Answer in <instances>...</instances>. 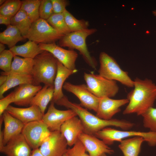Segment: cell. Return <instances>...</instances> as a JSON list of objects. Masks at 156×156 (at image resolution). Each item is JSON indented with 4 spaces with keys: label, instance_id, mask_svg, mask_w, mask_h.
Here are the masks:
<instances>
[{
    "label": "cell",
    "instance_id": "obj_1",
    "mask_svg": "<svg viewBox=\"0 0 156 156\" xmlns=\"http://www.w3.org/2000/svg\"><path fill=\"white\" fill-rule=\"evenodd\" d=\"M55 103L73 110L81 121L84 133L88 134L94 135L102 129L110 126L118 127L123 130H128L134 125L133 123L126 120L112 118L107 120L100 118L80 104L70 101L65 96Z\"/></svg>",
    "mask_w": 156,
    "mask_h": 156
},
{
    "label": "cell",
    "instance_id": "obj_2",
    "mask_svg": "<svg viewBox=\"0 0 156 156\" xmlns=\"http://www.w3.org/2000/svg\"><path fill=\"white\" fill-rule=\"evenodd\" d=\"M133 81L134 88L127 95L129 102L123 114L141 116L153 106L156 100V84L148 79H142L137 77Z\"/></svg>",
    "mask_w": 156,
    "mask_h": 156
},
{
    "label": "cell",
    "instance_id": "obj_3",
    "mask_svg": "<svg viewBox=\"0 0 156 156\" xmlns=\"http://www.w3.org/2000/svg\"><path fill=\"white\" fill-rule=\"evenodd\" d=\"M31 75L33 85L41 83L54 86V80L57 70L58 60L50 53L44 51L34 59Z\"/></svg>",
    "mask_w": 156,
    "mask_h": 156
},
{
    "label": "cell",
    "instance_id": "obj_4",
    "mask_svg": "<svg viewBox=\"0 0 156 156\" xmlns=\"http://www.w3.org/2000/svg\"><path fill=\"white\" fill-rule=\"evenodd\" d=\"M96 31V29L91 28L71 32L64 35L59 40V45L61 47H68L71 50H78L86 63L95 69L97 62L90 55L86 44V39L88 36L94 34Z\"/></svg>",
    "mask_w": 156,
    "mask_h": 156
},
{
    "label": "cell",
    "instance_id": "obj_5",
    "mask_svg": "<svg viewBox=\"0 0 156 156\" xmlns=\"http://www.w3.org/2000/svg\"><path fill=\"white\" fill-rule=\"evenodd\" d=\"M99 75L109 80L117 81L129 88L133 87L134 81L128 72L121 69L116 60L106 53H101Z\"/></svg>",
    "mask_w": 156,
    "mask_h": 156
},
{
    "label": "cell",
    "instance_id": "obj_6",
    "mask_svg": "<svg viewBox=\"0 0 156 156\" xmlns=\"http://www.w3.org/2000/svg\"><path fill=\"white\" fill-rule=\"evenodd\" d=\"M103 141L107 145L112 144L115 142L131 137L141 136L151 146H156V132L134 131L119 130L109 127L97 132L94 135Z\"/></svg>",
    "mask_w": 156,
    "mask_h": 156
},
{
    "label": "cell",
    "instance_id": "obj_7",
    "mask_svg": "<svg viewBox=\"0 0 156 156\" xmlns=\"http://www.w3.org/2000/svg\"><path fill=\"white\" fill-rule=\"evenodd\" d=\"M64 35L54 29L47 20L40 18L32 22L27 34L23 37L38 44L55 42Z\"/></svg>",
    "mask_w": 156,
    "mask_h": 156
},
{
    "label": "cell",
    "instance_id": "obj_8",
    "mask_svg": "<svg viewBox=\"0 0 156 156\" xmlns=\"http://www.w3.org/2000/svg\"><path fill=\"white\" fill-rule=\"evenodd\" d=\"M84 78L88 90L99 98L114 97L118 93L119 87L116 81L107 79L92 73H84Z\"/></svg>",
    "mask_w": 156,
    "mask_h": 156
},
{
    "label": "cell",
    "instance_id": "obj_9",
    "mask_svg": "<svg viewBox=\"0 0 156 156\" xmlns=\"http://www.w3.org/2000/svg\"><path fill=\"white\" fill-rule=\"evenodd\" d=\"M51 132L47 125L41 120L25 124L21 133L33 150L39 148Z\"/></svg>",
    "mask_w": 156,
    "mask_h": 156
},
{
    "label": "cell",
    "instance_id": "obj_10",
    "mask_svg": "<svg viewBox=\"0 0 156 156\" xmlns=\"http://www.w3.org/2000/svg\"><path fill=\"white\" fill-rule=\"evenodd\" d=\"M68 144L60 131L51 132L39 148L44 156H62L66 152Z\"/></svg>",
    "mask_w": 156,
    "mask_h": 156
},
{
    "label": "cell",
    "instance_id": "obj_11",
    "mask_svg": "<svg viewBox=\"0 0 156 156\" xmlns=\"http://www.w3.org/2000/svg\"><path fill=\"white\" fill-rule=\"evenodd\" d=\"M63 88L66 91L75 95L79 99L81 106L96 112L99 98L92 94L88 89L86 85H74L65 82Z\"/></svg>",
    "mask_w": 156,
    "mask_h": 156
},
{
    "label": "cell",
    "instance_id": "obj_12",
    "mask_svg": "<svg viewBox=\"0 0 156 156\" xmlns=\"http://www.w3.org/2000/svg\"><path fill=\"white\" fill-rule=\"evenodd\" d=\"M54 104V102L51 101L47 111L43 115L42 120L51 132L60 131L61 127L65 121L77 116L71 109L62 110L57 109Z\"/></svg>",
    "mask_w": 156,
    "mask_h": 156
},
{
    "label": "cell",
    "instance_id": "obj_13",
    "mask_svg": "<svg viewBox=\"0 0 156 156\" xmlns=\"http://www.w3.org/2000/svg\"><path fill=\"white\" fill-rule=\"evenodd\" d=\"M41 49L51 53L65 67L70 70H76L75 62L78 56L73 50H68L57 45L55 42L44 44L40 43Z\"/></svg>",
    "mask_w": 156,
    "mask_h": 156
},
{
    "label": "cell",
    "instance_id": "obj_14",
    "mask_svg": "<svg viewBox=\"0 0 156 156\" xmlns=\"http://www.w3.org/2000/svg\"><path fill=\"white\" fill-rule=\"evenodd\" d=\"M128 99H114L107 97L99 98L96 116L103 119L110 120L116 114L121 111V107L128 104Z\"/></svg>",
    "mask_w": 156,
    "mask_h": 156
},
{
    "label": "cell",
    "instance_id": "obj_15",
    "mask_svg": "<svg viewBox=\"0 0 156 156\" xmlns=\"http://www.w3.org/2000/svg\"><path fill=\"white\" fill-rule=\"evenodd\" d=\"M32 150L21 133L0 147V152L6 156H31Z\"/></svg>",
    "mask_w": 156,
    "mask_h": 156
},
{
    "label": "cell",
    "instance_id": "obj_16",
    "mask_svg": "<svg viewBox=\"0 0 156 156\" xmlns=\"http://www.w3.org/2000/svg\"><path fill=\"white\" fill-rule=\"evenodd\" d=\"M79 139L89 156H100L103 153L111 154L114 153L108 145L94 135L83 132L80 135Z\"/></svg>",
    "mask_w": 156,
    "mask_h": 156
},
{
    "label": "cell",
    "instance_id": "obj_17",
    "mask_svg": "<svg viewBox=\"0 0 156 156\" xmlns=\"http://www.w3.org/2000/svg\"><path fill=\"white\" fill-rule=\"evenodd\" d=\"M66 140L68 146H73L79 140L80 135L84 132L81 121L77 116L65 121L62 125L60 131Z\"/></svg>",
    "mask_w": 156,
    "mask_h": 156
},
{
    "label": "cell",
    "instance_id": "obj_18",
    "mask_svg": "<svg viewBox=\"0 0 156 156\" xmlns=\"http://www.w3.org/2000/svg\"><path fill=\"white\" fill-rule=\"evenodd\" d=\"M6 110L24 124L31 122L42 120L43 115L40 108L36 105L20 108L10 105Z\"/></svg>",
    "mask_w": 156,
    "mask_h": 156
},
{
    "label": "cell",
    "instance_id": "obj_19",
    "mask_svg": "<svg viewBox=\"0 0 156 156\" xmlns=\"http://www.w3.org/2000/svg\"><path fill=\"white\" fill-rule=\"evenodd\" d=\"M2 116L4 123L3 146L13 138L21 133L25 124L6 110Z\"/></svg>",
    "mask_w": 156,
    "mask_h": 156
},
{
    "label": "cell",
    "instance_id": "obj_20",
    "mask_svg": "<svg viewBox=\"0 0 156 156\" xmlns=\"http://www.w3.org/2000/svg\"><path fill=\"white\" fill-rule=\"evenodd\" d=\"M42 87L31 84L20 85L14 91V103L20 106L29 105L31 101Z\"/></svg>",
    "mask_w": 156,
    "mask_h": 156
},
{
    "label": "cell",
    "instance_id": "obj_21",
    "mask_svg": "<svg viewBox=\"0 0 156 156\" xmlns=\"http://www.w3.org/2000/svg\"><path fill=\"white\" fill-rule=\"evenodd\" d=\"M77 71V69L72 70L68 69L58 60L57 72L54 81V92L52 100L55 103L65 96L63 93L62 88L65 81L69 76Z\"/></svg>",
    "mask_w": 156,
    "mask_h": 156
},
{
    "label": "cell",
    "instance_id": "obj_22",
    "mask_svg": "<svg viewBox=\"0 0 156 156\" xmlns=\"http://www.w3.org/2000/svg\"><path fill=\"white\" fill-rule=\"evenodd\" d=\"M34 59L22 58L14 56L12 62L10 70L8 73L1 72V75L15 74L21 75H31L34 65Z\"/></svg>",
    "mask_w": 156,
    "mask_h": 156
},
{
    "label": "cell",
    "instance_id": "obj_23",
    "mask_svg": "<svg viewBox=\"0 0 156 156\" xmlns=\"http://www.w3.org/2000/svg\"><path fill=\"white\" fill-rule=\"evenodd\" d=\"M9 50L14 56H20L24 58L34 59L44 51L42 50L38 44L29 40L24 44L15 46Z\"/></svg>",
    "mask_w": 156,
    "mask_h": 156
},
{
    "label": "cell",
    "instance_id": "obj_24",
    "mask_svg": "<svg viewBox=\"0 0 156 156\" xmlns=\"http://www.w3.org/2000/svg\"><path fill=\"white\" fill-rule=\"evenodd\" d=\"M144 141V138L141 136L128 138L120 142L118 147L124 156H138Z\"/></svg>",
    "mask_w": 156,
    "mask_h": 156
},
{
    "label": "cell",
    "instance_id": "obj_25",
    "mask_svg": "<svg viewBox=\"0 0 156 156\" xmlns=\"http://www.w3.org/2000/svg\"><path fill=\"white\" fill-rule=\"evenodd\" d=\"M54 86L44 85L33 98L30 105L38 106L44 115L48 104L53 99Z\"/></svg>",
    "mask_w": 156,
    "mask_h": 156
},
{
    "label": "cell",
    "instance_id": "obj_26",
    "mask_svg": "<svg viewBox=\"0 0 156 156\" xmlns=\"http://www.w3.org/2000/svg\"><path fill=\"white\" fill-rule=\"evenodd\" d=\"M7 75L6 81L0 87V99L4 98V93L12 88L23 84H33V79L31 75H21L10 74Z\"/></svg>",
    "mask_w": 156,
    "mask_h": 156
},
{
    "label": "cell",
    "instance_id": "obj_27",
    "mask_svg": "<svg viewBox=\"0 0 156 156\" xmlns=\"http://www.w3.org/2000/svg\"><path fill=\"white\" fill-rule=\"evenodd\" d=\"M25 39L18 29L11 24L7 26L6 29L0 33V42L7 45L9 48Z\"/></svg>",
    "mask_w": 156,
    "mask_h": 156
},
{
    "label": "cell",
    "instance_id": "obj_28",
    "mask_svg": "<svg viewBox=\"0 0 156 156\" xmlns=\"http://www.w3.org/2000/svg\"><path fill=\"white\" fill-rule=\"evenodd\" d=\"M32 22L26 12L20 9L10 20L11 25L17 27L24 37L27 33Z\"/></svg>",
    "mask_w": 156,
    "mask_h": 156
},
{
    "label": "cell",
    "instance_id": "obj_29",
    "mask_svg": "<svg viewBox=\"0 0 156 156\" xmlns=\"http://www.w3.org/2000/svg\"><path fill=\"white\" fill-rule=\"evenodd\" d=\"M66 24L71 32L88 29L89 22L84 19H76L66 9L63 12Z\"/></svg>",
    "mask_w": 156,
    "mask_h": 156
},
{
    "label": "cell",
    "instance_id": "obj_30",
    "mask_svg": "<svg viewBox=\"0 0 156 156\" xmlns=\"http://www.w3.org/2000/svg\"><path fill=\"white\" fill-rule=\"evenodd\" d=\"M22 1L20 9L24 11L32 22L40 18L39 8L41 0H24Z\"/></svg>",
    "mask_w": 156,
    "mask_h": 156
},
{
    "label": "cell",
    "instance_id": "obj_31",
    "mask_svg": "<svg viewBox=\"0 0 156 156\" xmlns=\"http://www.w3.org/2000/svg\"><path fill=\"white\" fill-rule=\"evenodd\" d=\"M47 21L54 29L64 35L71 32L66 24L63 13H54Z\"/></svg>",
    "mask_w": 156,
    "mask_h": 156
},
{
    "label": "cell",
    "instance_id": "obj_32",
    "mask_svg": "<svg viewBox=\"0 0 156 156\" xmlns=\"http://www.w3.org/2000/svg\"><path fill=\"white\" fill-rule=\"evenodd\" d=\"M22 1L7 0L0 7V15L11 19L20 9Z\"/></svg>",
    "mask_w": 156,
    "mask_h": 156
},
{
    "label": "cell",
    "instance_id": "obj_33",
    "mask_svg": "<svg viewBox=\"0 0 156 156\" xmlns=\"http://www.w3.org/2000/svg\"><path fill=\"white\" fill-rule=\"evenodd\" d=\"M141 116L144 127L156 132V108L153 107L149 108Z\"/></svg>",
    "mask_w": 156,
    "mask_h": 156
},
{
    "label": "cell",
    "instance_id": "obj_34",
    "mask_svg": "<svg viewBox=\"0 0 156 156\" xmlns=\"http://www.w3.org/2000/svg\"><path fill=\"white\" fill-rule=\"evenodd\" d=\"M14 56L9 49H5L0 53V68L3 71L1 72L7 73L10 71Z\"/></svg>",
    "mask_w": 156,
    "mask_h": 156
},
{
    "label": "cell",
    "instance_id": "obj_35",
    "mask_svg": "<svg viewBox=\"0 0 156 156\" xmlns=\"http://www.w3.org/2000/svg\"><path fill=\"white\" fill-rule=\"evenodd\" d=\"M54 14L51 0H41L39 8L40 18L47 20Z\"/></svg>",
    "mask_w": 156,
    "mask_h": 156
},
{
    "label": "cell",
    "instance_id": "obj_36",
    "mask_svg": "<svg viewBox=\"0 0 156 156\" xmlns=\"http://www.w3.org/2000/svg\"><path fill=\"white\" fill-rule=\"evenodd\" d=\"M71 148H68L65 153L67 156H89L86 153V148L79 140Z\"/></svg>",
    "mask_w": 156,
    "mask_h": 156
},
{
    "label": "cell",
    "instance_id": "obj_37",
    "mask_svg": "<svg viewBox=\"0 0 156 156\" xmlns=\"http://www.w3.org/2000/svg\"><path fill=\"white\" fill-rule=\"evenodd\" d=\"M54 13H63L66 7L70 4L69 2L67 0H51Z\"/></svg>",
    "mask_w": 156,
    "mask_h": 156
},
{
    "label": "cell",
    "instance_id": "obj_38",
    "mask_svg": "<svg viewBox=\"0 0 156 156\" xmlns=\"http://www.w3.org/2000/svg\"><path fill=\"white\" fill-rule=\"evenodd\" d=\"M14 92H12L0 100V116H1L4 112L6 110L10 104L14 103Z\"/></svg>",
    "mask_w": 156,
    "mask_h": 156
},
{
    "label": "cell",
    "instance_id": "obj_39",
    "mask_svg": "<svg viewBox=\"0 0 156 156\" xmlns=\"http://www.w3.org/2000/svg\"><path fill=\"white\" fill-rule=\"evenodd\" d=\"M10 20L9 18L0 15V24H3L7 26L10 25Z\"/></svg>",
    "mask_w": 156,
    "mask_h": 156
},
{
    "label": "cell",
    "instance_id": "obj_40",
    "mask_svg": "<svg viewBox=\"0 0 156 156\" xmlns=\"http://www.w3.org/2000/svg\"><path fill=\"white\" fill-rule=\"evenodd\" d=\"M31 156H44L40 152L39 148L32 150Z\"/></svg>",
    "mask_w": 156,
    "mask_h": 156
},
{
    "label": "cell",
    "instance_id": "obj_41",
    "mask_svg": "<svg viewBox=\"0 0 156 156\" xmlns=\"http://www.w3.org/2000/svg\"><path fill=\"white\" fill-rule=\"evenodd\" d=\"M7 79V75H1L0 76V86L3 85L6 81Z\"/></svg>",
    "mask_w": 156,
    "mask_h": 156
},
{
    "label": "cell",
    "instance_id": "obj_42",
    "mask_svg": "<svg viewBox=\"0 0 156 156\" xmlns=\"http://www.w3.org/2000/svg\"><path fill=\"white\" fill-rule=\"evenodd\" d=\"M5 48V47L4 45V44L0 43V53L3 51Z\"/></svg>",
    "mask_w": 156,
    "mask_h": 156
},
{
    "label": "cell",
    "instance_id": "obj_43",
    "mask_svg": "<svg viewBox=\"0 0 156 156\" xmlns=\"http://www.w3.org/2000/svg\"><path fill=\"white\" fill-rule=\"evenodd\" d=\"M5 0H0V5H1L6 1Z\"/></svg>",
    "mask_w": 156,
    "mask_h": 156
},
{
    "label": "cell",
    "instance_id": "obj_44",
    "mask_svg": "<svg viewBox=\"0 0 156 156\" xmlns=\"http://www.w3.org/2000/svg\"><path fill=\"white\" fill-rule=\"evenodd\" d=\"M153 13L154 16H156V10L153 11Z\"/></svg>",
    "mask_w": 156,
    "mask_h": 156
},
{
    "label": "cell",
    "instance_id": "obj_45",
    "mask_svg": "<svg viewBox=\"0 0 156 156\" xmlns=\"http://www.w3.org/2000/svg\"><path fill=\"white\" fill-rule=\"evenodd\" d=\"M100 156H107V155H106V154L103 153V154H102V155H101Z\"/></svg>",
    "mask_w": 156,
    "mask_h": 156
},
{
    "label": "cell",
    "instance_id": "obj_46",
    "mask_svg": "<svg viewBox=\"0 0 156 156\" xmlns=\"http://www.w3.org/2000/svg\"><path fill=\"white\" fill-rule=\"evenodd\" d=\"M62 156H67L66 153H65Z\"/></svg>",
    "mask_w": 156,
    "mask_h": 156
}]
</instances>
